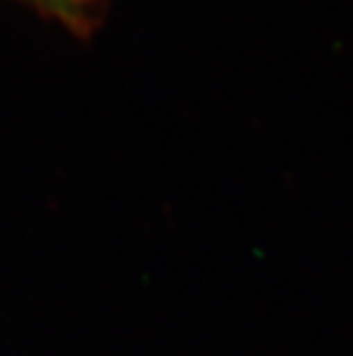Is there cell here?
Wrapping results in <instances>:
<instances>
[{"mask_svg": "<svg viewBox=\"0 0 353 356\" xmlns=\"http://www.w3.org/2000/svg\"><path fill=\"white\" fill-rule=\"evenodd\" d=\"M21 3L67 26L77 37H89L105 15L103 0H21Z\"/></svg>", "mask_w": 353, "mask_h": 356, "instance_id": "1", "label": "cell"}]
</instances>
